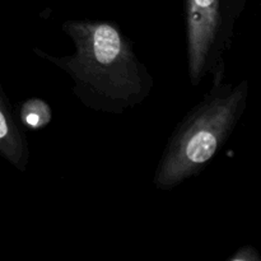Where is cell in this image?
<instances>
[{
  "mask_svg": "<svg viewBox=\"0 0 261 261\" xmlns=\"http://www.w3.org/2000/svg\"><path fill=\"white\" fill-rule=\"evenodd\" d=\"M249 94L247 79L212 84L168 138L153 176L157 190H173L208 167L241 122Z\"/></svg>",
  "mask_w": 261,
  "mask_h": 261,
  "instance_id": "cell-2",
  "label": "cell"
},
{
  "mask_svg": "<svg viewBox=\"0 0 261 261\" xmlns=\"http://www.w3.org/2000/svg\"><path fill=\"white\" fill-rule=\"evenodd\" d=\"M61 30L73 42V53L56 56L38 47L32 53L71 79V92L86 109L122 115L149 98L154 78L116 22L68 19Z\"/></svg>",
  "mask_w": 261,
  "mask_h": 261,
  "instance_id": "cell-1",
  "label": "cell"
},
{
  "mask_svg": "<svg viewBox=\"0 0 261 261\" xmlns=\"http://www.w3.org/2000/svg\"><path fill=\"white\" fill-rule=\"evenodd\" d=\"M227 261H261V254L255 246L245 245L237 249Z\"/></svg>",
  "mask_w": 261,
  "mask_h": 261,
  "instance_id": "cell-6",
  "label": "cell"
},
{
  "mask_svg": "<svg viewBox=\"0 0 261 261\" xmlns=\"http://www.w3.org/2000/svg\"><path fill=\"white\" fill-rule=\"evenodd\" d=\"M231 2H232V7H233L234 13H236L237 17H240L241 13L244 12V8L245 5H246L247 0H231Z\"/></svg>",
  "mask_w": 261,
  "mask_h": 261,
  "instance_id": "cell-7",
  "label": "cell"
},
{
  "mask_svg": "<svg viewBox=\"0 0 261 261\" xmlns=\"http://www.w3.org/2000/svg\"><path fill=\"white\" fill-rule=\"evenodd\" d=\"M18 120L24 130H42L53 120V110L42 98L32 97L22 102L18 111Z\"/></svg>",
  "mask_w": 261,
  "mask_h": 261,
  "instance_id": "cell-5",
  "label": "cell"
},
{
  "mask_svg": "<svg viewBox=\"0 0 261 261\" xmlns=\"http://www.w3.org/2000/svg\"><path fill=\"white\" fill-rule=\"evenodd\" d=\"M0 157L18 172L30 167L31 149L27 133L20 125L9 98L0 83Z\"/></svg>",
  "mask_w": 261,
  "mask_h": 261,
  "instance_id": "cell-4",
  "label": "cell"
},
{
  "mask_svg": "<svg viewBox=\"0 0 261 261\" xmlns=\"http://www.w3.org/2000/svg\"><path fill=\"white\" fill-rule=\"evenodd\" d=\"M237 19L231 0H185L186 60L193 88L206 78L212 84L224 81Z\"/></svg>",
  "mask_w": 261,
  "mask_h": 261,
  "instance_id": "cell-3",
  "label": "cell"
}]
</instances>
